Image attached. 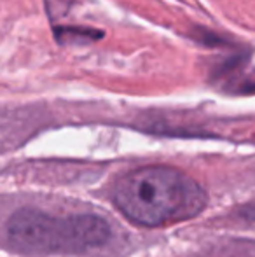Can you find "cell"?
<instances>
[{
  "mask_svg": "<svg viewBox=\"0 0 255 257\" xmlns=\"http://www.w3.org/2000/svg\"><path fill=\"white\" fill-rule=\"evenodd\" d=\"M112 200L129 220L147 227L192 219L206 206L199 184L170 166H142L123 175Z\"/></svg>",
  "mask_w": 255,
  "mask_h": 257,
  "instance_id": "6da1fadb",
  "label": "cell"
},
{
  "mask_svg": "<svg viewBox=\"0 0 255 257\" xmlns=\"http://www.w3.org/2000/svg\"><path fill=\"white\" fill-rule=\"evenodd\" d=\"M110 227L102 217H53L39 210H20L7 222V240L21 252H81L103 245Z\"/></svg>",
  "mask_w": 255,
  "mask_h": 257,
  "instance_id": "7a4b0ae2",
  "label": "cell"
},
{
  "mask_svg": "<svg viewBox=\"0 0 255 257\" xmlns=\"http://www.w3.org/2000/svg\"><path fill=\"white\" fill-rule=\"evenodd\" d=\"M103 32L91 27H77V25H60L55 27V39L62 46H82L103 39Z\"/></svg>",
  "mask_w": 255,
  "mask_h": 257,
  "instance_id": "3957f363",
  "label": "cell"
}]
</instances>
